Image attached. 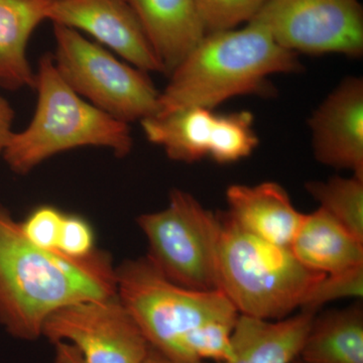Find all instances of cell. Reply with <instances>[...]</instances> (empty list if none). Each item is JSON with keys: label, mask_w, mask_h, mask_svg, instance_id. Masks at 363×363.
I'll use <instances>...</instances> for the list:
<instances>
[{"label": "cell", "mask_w": 363, "mask_h": 363, "mask_svg": "<svg viewBox=\"0 0 363 363\" xmlns=\"http://www.w3.org/2000/svg\"><path fill=\"white\" fill-rule=\"evenodd\" d=\"M226 200L225 215L236 225L281 247H291L304 219L285 189L274 182L229 186Z\"/></svg>", "instance_id": "13"}, {"label": "cell", "mask_w": 363, "mask_h": 363, "mask_svg": "<svg viewBox=\"0 0 363 363\" xmlns=\"http://www.w3.org/2000/svg\"><path fill=\"white\" fill-rule=\"evenodd\" d=\"M167 75L206 35L194 0H128Z\"/></svg>", "instance_id": "14"}, {"label": "cell", "mask_w": 363, "mask_h": 363, "mask_svg": "<svg viewBox=\"0 0 363 363\" xmlns=\"http://www.w3.org/2000/svg\"><path fill=\"white\" fill-rule=\"evenodd\" d=\"M290 248L303 266L320 274L363 266V240L321 208L304 215Z\"/></svg>", "instance_id": "16"}, {"label": "cell", "mask_w": 363, "mask_h": 363, "mask_svg": "<svg viewBox=\"0 0 363 363\" xmlns=\"http://www.w3.org/2000/svg\"><path fill=\"white\" fill-rule=\"evenodd\" d=\"M363 297V266L338 272L324 274L310 294L301 310L314 313L324 305L345 298L362 300Z\"/></svg>", "instance_id": "21"}, {"label": "cell", "mask_w": 363, "mask_h": 363, "mask_svg": "<svg viewBox=\"0 0 363 363\" xmlns=\"http://www.w3.org/2000/svg\"><path fill=\"white\" fill-rule=\"evenodd\" d=\"M143 363H173L166 357L160 353L159 351L150 347L149 354L147 355Z\"/></svg>", "instance_id": "26"}, {"label": "cell", "mask_w": 363, "mask_h": 363, "mask_svg": "<svg viewBox=\"0 0 363 363\" xmlns=\"http://www.w3.org/2000/svg\"><path fill=\"white\" fill-rule=\"evenodd\" d=\"M38 102L25 130L13 131L2 159L18 175L28 173L51 157L79 149H108L118 157L133 147L130 125L86 101L67 84L52 55L40 58L35 72Z\"/></svg>", "instance_id": "3"}, {"label": "cell", "mask_w": 363, "mask_h": 363, "mask_svg": "<svg viewBox=\"0 0 363 363\" xmlns=\"http://www.w3.org/2000/svg\"><path fill=\"white\" fill-rule=\"evenodd\" d=\"M116 267L97 248L76 259L28 241L21 222L0 205V325L14 338L35 341L55 312L116 295Z\"/></svg>", "instance_id": "1"}, {"label": "cell", "mask_w": 363, "mask_h": 363, "mask_svg": "<svg viewBox=\"0 0 363 363\" xmlns=\"http://www.w3.org/2000/svg\"><path fill=\"white\" fill-rule=\"evenodd\" d=\"M316 314L300 310L277 321L240 315L231 337L230 357L216 363H293Z\"/></svg>", "instance_id": "15"}, {"label": "cell", "mask_w": 363, "mask_h": 363, "mask_svg": "<svg viewBox=\"0 0 363 363\" xmlns=\"http://www.w3.org/2000/svg\"><path fill=\"white\" fill-rule=\"evenodd\" d=\"M14 111L11 104L0 94V157L13 133Z\"/></svg>", "instance_id": "24"}, {"label": "cell", "mask_w": 363, "mask_h": 363, "mask_svg": "<svg viewBox=\"0 0 363 363\" xmlns=\"http://www.w3.org/2000/svg\"><path fill=\"white\" fill-rule=\"evenodd\" d=\"M301 70L297 54L281 47L255 21L206 33L169 74L157 114L191 106L214 109L230 98L271 93L269 76Z\"/></svg>", "instance_id": "2"}, {"label": "cell", "mask_w": 363, "mask_h": 363, "mask_svg": "<svg viewBox=\"0 0 363 363\" xmlns=\"http://www.w3.org/2000/svg\"><path fill=\"white\" fill-rule=\"evenodd\" d=\"M150 264L172 283L195 291L220 290V215L185 191L174 189L166 208L140 215Z\"/></svg>", "instance_id": "6"}, {"label": "cell", "mask_w": 363, "mask_h": 363, "mask_svg": "<svg viewBox=\"0 0 363 363\" xmlns=\"http://www.w3.org/2000/svg\"><path fill=\"white\" fill-rule=\"evenodd\" d=\"M42 337L71 344L85 363H143L150 350L117 294L62 308L48 318Z\"/></svg>", "instance_id": "10"}, {"label": "cell", "mask_w": 363, "mask_h": 363, "mask_svg": "<svg viewBox=\"0 0 363 363\" xmlns=\"http://www.w3.org/2000/svg\"><path fill=\"white\" fill-rule=\"evenodd\" d=\"M52 26L55 66L78 95L128 124L156 116L161 92L152 84L149 73L121 61L78 30Z\"/></svg>", "instance_id": "7"}, {"label": "cell", "mask_w": 363, "mask_h": 363, "mask_svg": "<svg viewBox=\"0 0 363 363\" xmlns=\"http://www.w3.org/2000/svg\"><path fill=\"white\" fill-rule=\"evenodd\" d=\"M54 0H0V86L7 90L35 87L28 60V40L48 21Z\"/></svg>", "instance_id": "17"}, {"label": "cell", "mask_w": 363, "mask_h": 363, "mask_svg": "<svg viewBox=\"0 0 363 363\" xmlns=\"http://www.w3.org/2000/svg\"><path fill=\"white\" fill-rule=\"evenodd\" d=\"M318 162L363 178V81L344 79L309 119Z\"/></svg>", "instance_id": "12"}, {"label": "cell", "mask_w": 363, "mask_h": 363, "mask_svg": "<svg viewBox=\"0 0 363 363\" xmlns=\"http://www.w3.org/2000/svg\"><path fill=\"white\" fill-rule=\"evenodd\" d=\"M308 193L319 208L363 240V178L332 177L327 181L306 184Z\"/></svg>", "instance_id": "19"}, {"label": "cell", "mask_w": 363, "mask_h": 363, "mask_svg": "<svg viewBox=\"0 0 363 363\" xmlns=\"http://www.w3.org/2000/svg\"><path fill=\"white\" fill-rule=\"evenodd\" d=\"M65 214L51 205H42L21 222V230L28 241L37 247L57 250Z\"/></svg>", "instance_id": "22"}, {"label": "cell", "mask_w": 363, "mask_h": 363, "mask_svg": "<svg viewBox=\"0 0 363 363\" xmlns=\"http://www.w3.org/2000/svg\"><path fill=\"white\" fill-rule=\"evenodd\" d=\"M220 290L240 315L277 320L300 311L324 274L303 266L290 247L257 238L220 215Z\"/></svg>", "instance_id": "4"}, {"label": "cell", "mask_w": 363, "mask_h": 363, "mask_svg": "<svg viewBox=\"0 0 363 363\" xmlns=\"http://www.w3.org/2000/svg\"><path fill=\"white\" fill-rule=\"evenodd\" d=\"M298 358L303 363H363L362 305L318 312Z\"/></svg>", "instance_id": "18"}, {"label": "cell", "mask_w": 363, "mask_h": 363, "mask_svg": "<svg viewBox=\"0 0 363 363\" xmlns=\"http://www.w3.org/2000/svg\"><path fill=\"white\" fill-rule=\"evenodd\" d=\"M293 363H303V362H301V360L298 359V358H297V359H296L295 362H294Z\"/></svg>", "instance_id": "27"}, {"label": "cell", "mask_w": 363, "mask_h": 363, "mask_svg": "<svg viewBox=\"0 0 363 363\" xmlns=\"http://www.w3.org/2000/svg\"><path fill=\"white\" fill-rule=\"evenodd\" d=\"M206 33L250 23L266 0H194Z\"/></svg>", "instance_id": "20"}, {"label": "cell", "mask_w": 363, "mask_h": 363, "mask_svg": "<svg viewBox=\"0 0 363 363\" xmlns=\"http://www.w3.org/2000/svg\"><path fill=\"white\" fill-rule=\"evenodd\" d=\"M96 250L94 230L89 222L79 215L65 214L57 250L68 257L81 259Z\"/></svg>", "instance_id": "23"}, {"label": "cell", "mask_w": 363, "mask_h": 363, "mask_svg": "<svg viewBox=\"0 0 363 363\" xmlns=\"http://www.w3.org/2000/svg\"><path fill=\"white\" fill-rule=\"evenodd\" d=\"M250 111L217 114L191 106L140 121L145 138L161 147L172 161L199 162L210 157L218 164L245 159L259 145Z\"/></svg>", "instance_id": "9"}, {"label": "cell", "mask_w": 363, "mask_h": 363, "mask_svg": "<svg viewBox=\"0 0 363 363\" xmlns=\"http://www.w3.org/2000/svg\"><path fill=\"white\" fill-rule=\"evenodd\" d=\"M116 293L150 347L173 363H188L186 340L202 325L240 316L221 290L195 291L176 285L145 257L116 267Z\"/></svg>", "instance_id": "5"}, {"label": "cell", "mask_w": 363, "mask_h": 363, "mask_svg": "<svg viewBox=\"0 0 363 363\" xmlns=\"http://www.w3.org/2000/svg\"><path fill=\"white\" fill-rule=\"evenodd\" d=\"M52 363H85L79 351L67 342H57Z\"/></svg>", "instance_id": "25"}, {"label": "cell", "mask_w": 363, "mask_h": 363, "mask_svg": "<svg viewBox=\"0 0 363 363\" xmlns=\"http://www.w3.org/2000/svg\"><path fill=\"white\" fill-rule=\"evenodd\" d=\"M48 21L87 33L140 70L164 73L128 0H54Z\"/></svg>", "instance_id": "11"}, {"label": "cell", "mask_w": 363, "mask_h": 363, "mask_svg": "<svg viewBox=\"0 0 363 363\" xmlns=\"http://www.w3.org/2000/svg\"><path fill=\"white\" fill-rule=\"evenodd\" d=\"M253 21L289 51L348 57L363 54V9L358 0H266Z\"/></svg>", "instance_id": "8"}]
</instances>
